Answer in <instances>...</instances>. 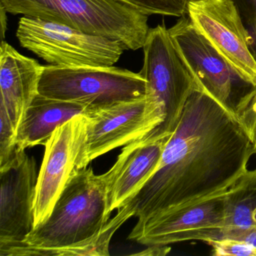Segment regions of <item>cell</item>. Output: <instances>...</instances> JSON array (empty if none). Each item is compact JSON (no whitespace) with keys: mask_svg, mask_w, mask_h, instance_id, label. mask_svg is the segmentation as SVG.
Segmentation results:
<instances>
[{"mask_svg":"<svg viewBox=\"0 0 256 256\" xmlns=\"http://www.w3.org/2000/svg\"><path fill=\"white\" fill-rule=\"evenodd\" d=\"M186 16L235 72L256 86V60L233 0L191 2L187 6Z\"/></svg>","mask_w":256,"mask_h":256,"instance_id":"9c48e42d","label":"cell"},{"mask_svg":"<svg viewBox=\"0 0 256 256\" xmlns=\"http://www.w3.org/2000/svg\"><path fill=\"white\" fill-rule=\"evenodd\" d=\"M222 228H256V168L247 170L226 192Z\"/></svg>","mask_w":256,"mask_h":256,"instance_id":"e0dca14e","label":"cell"},{"mask_svg":"<svg viewBox=\"0 0 256 256\" xmlns=\"http://www.w3.org/2000/svg\"><path fill=\"white\" fill-rule=\"evenodd\" d=\"M90 110L88 106L76 102L48 98L38 94L26 110L17 130V148L44 145L55 130L79 115Z\"/></svg>","mask_w":256,"mask_h":256,"instance_id":"9a60e30c","label":"cell"},{"mask_svg":"<svg viewBox=\"0 0 256 256\" xmlns=\"http://www.w3.org/2000/svg\"><path fill=\"white\" fill-rule=\"evenodd\" d=\"M0 10H1V17H0V22H1V38H2V41H4V38H5L6 31L7 30V17H6V11L5 8L0 6Z\"/></svg>","mask_w":256,"mask_h":256,"instance_id":"d4e9b609","label":"cell"},{"mask_svg":"<svg viewBox=\"0 0 256 256\" xmlns=\"http://www.w3.org/2000/svg\"><path fill=\"white\" fill-rule=\"evenodd\" d=\"M148 16L180 18L187 14V5L181 0H124Z\"/></svg>","mask_w":256,"mask_h":256,"instance_id":"ac0fdd59","label":"cell"},{"mask_svg":"<svg viewBox=\"0 0 256 256\" xmlns=\"http://www.w3.org/2000/svg\"><path fill=\"white\" fill-rule=\"evenodd\" d=\"M36 162L25 150L0 167V246L22 242L34 228Z\"/></svg>","mask_w":256,"mask_h":256,"instance_id":"7c38bea8","label":"cell"},{"mask_svg":"<svg viewBox=\"0 0 256 256\" xmlns=\"http://www.w3.org/2000/svg\"><path fill=\"white\" fill-rule=\"evenodd\" d=\"M17 128L8 115L0 109V167L6 164L16 154Z\"/></svg>","mask_w":256,"mask_h":256,"instance_id":"ffe728a7","label":"cell"},{"mask_svg":"<svg viewBox=\"0 0 256 256\" xmlns=\"http://www.w3.org/2000/svg\"><path fill=\"white\" fill-rule=\"evenodd\" d=\"M0 6L10 14L118 40L126 50L142 48L150 30L149 16L124 0H0Z\"/></svg>","mask_w":256,"mask_h":256,"instance_id":"7a4b0ae2","label":"cell"},{"mask_svg":"<svg viewBox=\"0 0 256 256\" xmlns=\"http://www.w3.org/2000/svg\"><path fill=\"white\" fill-rule=\"evenodd\" d=\"M214 256H256V248L244 241L224 239L206 241Z\"/></svg>","mask_w":256,"mask_h":256,"instance_id":"44dd1931","label":"cell"},{"mask_svg":"<svg viewBox=\"0 0 256 256\" xmlns=\"http://www.w3.org/2000/svg\"><path fill=\"white\" fill-rule=\"evenodd\" d=\"M182 2H184V4H186L188 6V4L191 2H196V1H198V0H181Z\"/></svg>","mask_w":256,"mask_h":256,"instance_id":"484cf974","label":"cell"},{"mask_svg":"<svg viewBox=\"0 0 256 256\" xmlns=\"http://www.w3.org/2000/svg\"><path fill=\"white\" fill-rule=\"evenodd\" d=\"M175 46L202 90L236 116L240 100L254 86L244 80L198 30L188 16L168 29Z\"/></svg>","mask_w":256,"mask_h":256,"instance_id":"ba28073f","label":"cell"},{"mask_svg":"<svg viewBox=\"0 0 256 256\" xmlns=\"http://www.w3.org/2000/svg\"></svg>","mask_w":256,"mask_h":256,"instance_id":"4316f807","label":"cell"},{"mask_svg":"<svg viewBox=\"0 0 256 256\" xmlns=\"http://www.w3.org/2000/svg\"><path fill=\"white\" fill-rule=\"evenodd\" d=\"M170 246L168 245L160 246L152 245L148 246L146 250H144L140 252L134 253V256H164L168 254L170 252Z\"/></svg>","mask_w":256,"mask_h":256,"instance_id":"cb8c5ba5","label":"cell"},{"mask_svg":"<svg viewBox=\"0 0 256 256\" xmlns=\"http://www.w3.org/2000/svg\"><path fill=\"white\" fill-rule=\"evenodd\" d=\"M78 157V169L121 146L142 138L164 122L161 110L146 96L90 110Z\"/></svg>","mask_w":256,"mask_h":256,"instance_id":"52a82bcc","label":"cell"},{"mask_svg":"<svg viewBox=\"0 0 256 256\" xmlns=\"http://www.w3.org/2000/svg\"><path fill=\"white\" fill-rule=\"evenodd\" d=\"M110 214L102 176L92 168L76 169L50 216L19 244L42 248L74 245L98 233Z\"/></svg>","mask_w":256,"mask_h":256,"instance_id":"3957f363","label":"cell"},{"mask_svg":"<svg viewBox=\"0 0 256 256\" xmlns=\"http://www.w3.org/2000/svg\"><path fill=\"white\" fill-rule=\"evenodd\" d=\"M86 128L84 115L58 127L46 144L34 203V228L50 216L56 200L74 170Z\"/></svg>","mask_w":256,"mask_h":256,"instance_id":"8fae6325","label":"cell"},{"mask_svg":"<svg viewBox=\"0 0 256 256\" xmlns=\"http://www.w3.org/2000/svg\"><path fill=\"white\" fill-rule=\"evenodd\" d=\"M254 151L236 116L204 90L188 98L155 173L124 208L138 218L134 240L154 216L229 190L248 170Z\"/></svg>","mask_w":256,"mask_h":256,"instance_id":"6da1fadb","label":"cell"},{"mask_svg":"<svg viewBox=\"0 0 256 256\" xmlns=\"http://www.w3.org/2000/svg\"><path fill=\"white\" fill-rule=\"evenodd\" d=\"M228 190L186 202L154 216L136 241L146 246L192 240L206 242L214 229L222 226Z\"/></svg>","mask_w":256,"mask_h":256,"instance_id":"30bf717a","label":"cell"},{"mask_svg":"<svg viewBox=\"0 0 256 256\" xmlns=\"http://www.w3.org/2000/svg\"><path fill=\"white\" fill-rule=\"evenodd\" d=\"M236 118L251 140L256 154V86L240 102Z\"/></svg>","mask_w":256,"mask_h":256,"instance_id":"d6986e66","label":"cell"},{"mask_svg":"<svg viewBox=\"0 0 256 256\" xmlns=\"http://www.w3.org/2000/svg\"><path fill=\"white\" fill-rule=\"evenodd\" d=\"M38 94L54 100L76 102L96 110L144 96L146 80L140 73L114 66H44Z\"/></svg>","mask_w":256,"mask_h":256,"instance_id":"8992f818","label":"cell"},{"mask_svg":"<svg viewBox=\"0 0 256 256\" xmlns=\"http://www.w3.org/2000/svg\"><path fill=\"white\" fill-rule=\"evenodd\" d=\"M131 217H132V214L122 206L118 210L114 218L109 220L98 233L83 242L56 248L31 247L16 242L0 246V256H109V246L112 236Z\"/></svg>","mask_w":256,"mask_h":256,"instance_id":"2e32d148","label":"cell"},{"mask_svg":"<svg viewBox=\"0 0 256 256\" xmlns=\"http://www.w3.org/2000/svg\"><path fill=\"white\" fill-rule=\"evenodd\" d=\"M16 36L22 47L54 66H112L126 50L118 40L26 16L19 20Z\"/></svg>","mask_w":256,"mask_h":256,"instance_id":"5b68a950","label":"cell"},{"mask_svg":"<svg viewBox=\"0 0 256 256\" xmlns=\"http://www.w3.org/2000/svg\"><path fill=\"white\" fill-rule=\"evenodd\" d=\"M224 239L244 241L256 248V228H218L212 230L210 240Z\"/></svg>","mask_w":256,"mask_h":256,"instance_id":"603a6c76","label":"cell"},{"mask_svg":"<svg viewBox=\"0 0 256 256\" xmlns=\"http://www.w3.org/2000/svg\"><path fill=\"white\" fill-rule=\"evenodd\" d=\"M142 48L144 56L139 73L146 80L145 96L164 116L163 124L148 134L158 138L170 136L178 126L188 98L202 89L164 25L150 29Z\"/></svg>","mask_w":256,"mask_h":256,"instance_id":"277c9868","label":"cell"},{"mask_svg":"<svg viewBox=\"0 0 256 256\" xmlns=\"http://www.w3.org/2000/svg\"><path fill=\"white\" fill-rule=\"evenodd\" d=\"M44 66L22 55L6 42L0 44V109L18 128L25 113L38 94Z\"/></svg>","mask_w":256,"mask_h":256,"instance_id":"5bb4252c","label":"cell"},{"mask_svg":"<svg viewBox=\"0 0 256 256\" xmlns=\"http://www.w3.org/2000/svg\"><path fill=\"white\" fill-rule=\"evenodd\" d=\"M170 136L146 134L126 145L113 167L102 174L110 214L125 206L155 173Z\"/></svg>","mask_w":256,"mask_h":256,"instance_id":"4fadbf2b","label":"cell"},{"mask_svg":"<svg viewBox=\"0 0 256 256\" xmlns=\"http://www.w3.org/2000/svg\"><path fill=\"white\" fill-rule=\"evenodd\" d=\"M250 36V49L256 60V0H233Z\"/></svg>","mask_w":256,"mask_h":256,"instance_id":"7402d4cb","label":"cell"}]
</instances>
